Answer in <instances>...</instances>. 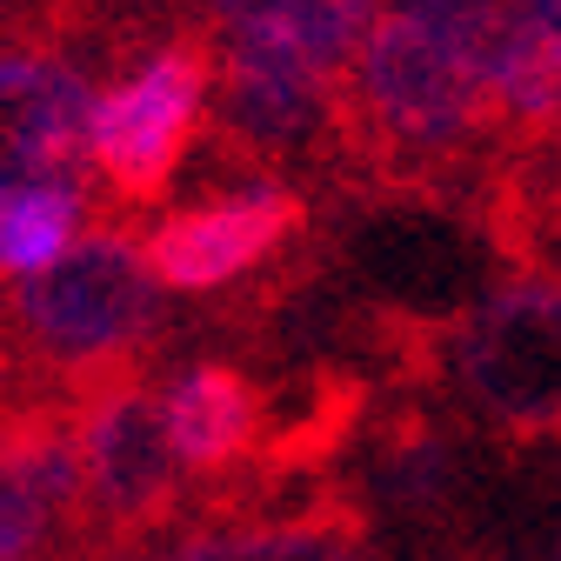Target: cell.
<instances>
[{
    "label": "cell",
    "instance_id": "obj_14",
    "mask_svg": "<svg viewBox=\"0 0 561 561\" xmlns=\"http://www.w3.org/2000/svg\"><path fill=\"white\" fill-rule=\"evenodd\" d=\"M88 187H27L0 201V280H27L54 267L81 234Z\"/></svg>",
    "mask_w": 561,
    "mask_h": 561
},
{
    "label": "cell",
    "instance_id": "obj_1",
    "mask_svg": "<svg viewBox=\"0 0 561 561\" xmlns=\"http://www.w3.org/2000/svg\"><path fill=\"white\" fill-rule=\"evenodd\" d=\"M502 140L508 134L488 88L408 8H388L355 47V60L341 67L334 215L442 207V215L474 221Z\"/></svg>",
    "mask_w": 561,
    "mask_h": 561
},
{
    "label": "cell",
    "instance_id": "obj_17",
    "mask_svg": "<svg viewBox=\"0 0 561 561\" xmlns=\"http://www.w3.org/2000/svg\"><path fill=\"white\" fill-rule=\"evenodd\" d=\"M554 561H561V554H554Z\"/></svg>",
    "mask_w": 561,
    "mask_h": 561
},
{
    "label": "cell",
    "instance_id": "obj_8",
    "mask_svg": "<svg viewBox=\"0 0 561 561\" xmlns=\"http://www.w3.org/2000/svg\"><path fill=\"white\" fill-rule=\"evenodd\" d=\"M401 8L488 88L508 148L561 134V54L541 34L535 0H401Z\"/></svg>",
    "mask_w": 561,
    "mask_h": 561
},
{
    "label": "cell",
    "instance_id": "obj_9",
    "mask_svg": "<svg viewBox=\"0 0 561 561\" xmlns=\"http://www.w3.org/2000/svg\"><path fill=\"white\" fill-rule=\"evenodd\" d=\"M94 81L47 47H0V201L27 187H88Z\"/></svg>",
    "mask_w": 561,
    "mask_h": 561
},
{
    "label": "cell",
    "instance_id": "obj_11",
    "mask_svg": "<svg viewBox=\"0 0 561 561\" xmlns=\"http://www.w3.org/2000/svg\"><path fill=\"white\" fill-rule=\"evenodd\" d=\"M261 368L241 362V355H201L187 368H174L168 394H161V414H168V442H174V461L194 481H221L234 474L254 442H261Z\"/></svg>",
    "mask_w": 561,
    "mask_h": 561
},
{
    "label": "cell",
    "instance_id": "obj_7",
    "mask_svg": "<svg viewBox=\"0 0 561 561\" xmlns=\"http://www.w3.org/2000/svg\"><path fill=\"white\" fill-rule=\"evenodd\" d=\"M328 215L314 207L308 187L295 181H248L221 201H187L168 207V215L148 228L140 254H148V274L168 295H241L248 280H261L267 267H280Z\"/></svg>",
    "mask_w": 561,
    "mask_h": 561
},
{
    "label": "cell",
    "instance_id": "obj_2",
    "mask_svg": "<svg viewBox=\"0 0 561 561\" xmlns=\"http://www.w3.org/2000/svg\"><path fill=\"white\" fill-rule=\"evenodd\" d=\"M0 321L27 347V362L54 381V394L88 401L101 381L140 375L161 362L174 314L161 301V280L148 274L134 228L75 234L54 267L0 288Z\"/></svg>",
    "mask_w": 561,
    "mask_h": 561
},
{
    "label": "cell",
    "instance_id": "obj_4",
    "mask_svg": "<svg viewBox=\"0 0 561 561\" xmlns=\"http://www.w3.org/2000/svg\"><path fill=\"white\" fill-rule=\"evenodd\" d=\"M207 94H215L207 27L161 41L127 75H114L94 94V121H88V207L114 215V228L161 215L181 168L201 154Z\"/></svg>",
    "mask_w": 561,
    "mask_h": 561
},
{
    "label": "cell",
    "instance_id": "obj_5",
    "mask_svg": "<svg viewBox=\"0 0 561 561\" xmlns=\"http://www.w3.org/2000/svg\"><path fill=\"white\" fill-rule=\"evenodd\" d=\"M334 101L341 67H314L261 41H215V94H207L201 154L221 174L295 181L314 194L321 215H334Z\"/></svg>",
    "mask_w": 561,
    "mask_h": 561
},
{
    "label": "cell",
    "instance_id": "obj_15",
    "mask_svg": "<svg viewBox=\"0 0 561 561\" xmlns=\"http://www.w3.org/2000/svg\"><path fill=\"white\" fill-rule=\"evenodd\" d=\"M541 8V34H548V47L561 54V0H535Z\"/></svg>",
    "mask_w": 561,
    "mask_h": 561
},
{
    "label": "cell",
    "instance_id": "obj_3",
    "mask_svg": "<svg viewBox=\"0 0 561 561\" xmlns=\"http://www.w3.org/2000/svg\"><path fill=\"white\" fill-rule=\"evenodd\" d=\"M442 394L502 455L561 448V274H502L448 321Z\"/></svg>",
    "mask_w": 561,
    "mask_h": 561
},
{
    "label": "cell",
    "instance_id": "obj_12",
    "mask_svg": "<svg viewBox=\"0 0 561 561\" xmlns=\"http://www.w3.org/2000/svg\"><path fill=\"white\" fill-rule=\"evenodd\" d=\"M174 561H375V508L355 495V481H328L321 495L280 522L194 535Z\"/></svg>",
    "mask_w": 561,
    "mask_h": 561
},
{
    "label": "cell",
    "instance_id": "obj_10",
    "mask_svg": "<svg viewBox=\"0 0 561 561\" xmlns=\"http://www.w3.org/2000/svg\"><path fill=\"white\" fill-rule=\"evenodd\" d=\"M461 442L468 421L442 394H388L368 428H362V474L355 495L375 515L414 522V528H448L461 508Z\"/></svg>",
    "mask_w": 561,
    "mask_h": 561
},
{
    "label": "cell",
    "instance_id": "obj_6",
    "mask_svg": "<svg viewBox=\"0 0 561 561\" xmlns=\"http://www.w3.org/2000/svg\"><path fill=\"white\" fill-rule=\"evenodd\" d=\"M154 368L101 381L75 408L81 435V554L134 561L140 541L187 522V474L168 442V414L148 381Z\"/></svg>",
    "mask_w": 561,
    "mask_h": 561
},
{
    "label": "cell",
    "instance_id": "obj_16",
    "mask_svg": "<svg viewBox=\"0 0 561 561\" xmlns=\"http://www.w3.org/2000/svg\"><path fill=\"white\" fill-rule=\"evenodd\" d=\"M194 8H201V0H194Z\"/></svg>",
    "mask_w": 561,
    "mask_h": 561
},
{
    "label": "cell",
    "instance_id": "obj_13",
    "mask_svg": "<svg viewBox=\"0 0 561 561\" xmlns=\"http://www.w3.org/2000/svg\"><path fill=\"white\" fill-rule=\"evenodd\" d=\"M388 0H201L207 41H261L314 67H347Z\"/></svg>",
    "mask_w": 561,
    "mask_h": 561
}]
</instances>
